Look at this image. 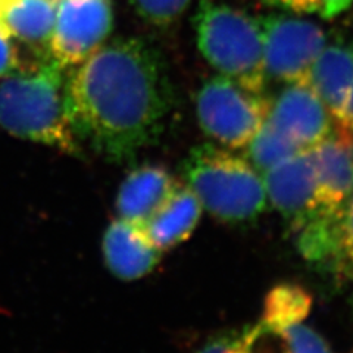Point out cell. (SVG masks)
Instances as JSON below:
<instances>
[{"label": "cell", "instance_id": "7402d4cb", "mask_svg": "<svg viewBox=\"0 0 353 353\" xmlns=\"http://www.w3.org/2000/svg\"><path fill=\"white\" fill-rule=\"evenodd\" d=\"M27 63L22 62L14 39L0 26V79L14 75L24 68Z\"/></svg>", "mask_w": 353, "mask_h": 353}, {"label": "cell", "instance_id": "ffe728a7", "mask_svg": "<svg viewBox=\"0 0 353 353\" xmlns=\"http://www.w3.org/2000/svg\"><path fill=\"white\" fill-rule=\"evenodd\" d=\"M136 12L157 27H167L179 19L190 0H131Z\"/></svg>", "mask_w": 353, "mask_h": 353}, {"label": "cell", "instance_id": "d6986e66", "mask_svg": "<svg viewBox=\"0 0 353 353\" xmlns=\"http://www.w3.org/2000/svg\"><path fill=\"white\" fill-rule=\"evenodd\" d=\"M312 299L302 287L293 284L277 285L265 301L261 321L271 325L301 323L311 311Z\"/></svg>", "mask_w": 353, "mask_h": 353}, {"label": "cell", "instance_id": "e0dca14e", "mask_svg": "<svg viewBox=\"0 0 353 353\" xmlns=\"http://www.w3.org/2000/svg\"><path fill=\"white\" fill-rule=\"evenodd\" d=\"M328 223L327 259L336 277L353 289V190Z\"/></svg>", "mask_w": 353, "mask_h": 353}, {"label": "cell", "instance_id": "ba28073f", "mask_svg": "<svg viewBox=\"0 0 353 353\" xmlns=\"http://www.w3.org/2000/svg\"><path fill=\"white\" fill-rule=\"evenodd\" d=\"M263 176L267 201L299 230L315 216L316 176L312 154L302 149L268 170Z\"/></svg>", "mask_w": 353, "mask_h": 353}, {"label": "cell", "instance_id": "30bf717a", "mask_svg": "<svg viewBox=\"0 0 353 353\" xmlns=\"http://www.w3.org/2000/svg\"><path fill=\"white\" fill-rule=\"evenodd\" d=\"M309 150L316 176L315 216L330 218L353 190V139L336 132Z\"/></svg>", "mask_w": 353, "mask_h": 353}, {"label": "cell", "instance_id": "6da1fadb", "mask_svg": "<svg viewBox=\"0 0 353 353\" xmlns=\"http://www.w3.org/2000/svg\"><path fill=\"white\" fill-rule=\"evenodd\" d=\"M77 66L66 79V109L79 143L110 162H125L159 140L175 96L157 48L117 39Z\"/></svg>", "mask_w": 353, "mask_h": 353}, {"label": "cell", "instance_id": "7c38bea8", "mask_svg": "<svg viewBox=\"0 0 353 353\" xmlns=\"http://www.w3.org/2000/svg\"><path fill=\"white\" fill-rule=\"evenodd\" d=\"M179 181L158 165H143L132 170L119 187L117 197L118 218L145 227L172 194Z\"/></svg>", "mask_w": 353, "mask_h": 353}, {"label": "cell", "instance_id": "277c9868", "mask_svg": "<svg viewBox=\"0 0 353 353\" xmlns=\"http://www.w3.org/2000/svg\"><path fill=\"white\" fill-rule=\"evenodd\" d=\"M194 30L199 50L219 75L262 94L267 74L258 19L215 0H199Z\"/></svg>", "mask_w": 353, "mask_h": 353}, {"label": "cell", "instance_id": "5b68a950", "mask_svg": "<svg viewBox=\"0 0 353 353\" xmlns=\"http://www.w3.org/2000/svg\"><path fill=\"white\" fill-rule=\"evenodd\" d=\"M194 106L199 125L209 139L228 149H245L267 119L270 102L216 75L199 88Z\"/></svg>", "mask_w": 353, "mask_h": 353}, {"label": "cell", "instance_id": "cb8c5ba5", "mask_svg": "<svg viewBox=\"0 0 353 353\" xmlns=\"http://www.w3.org/2000/svg\"><path fill=\"white\" fill-rule=\"evenodd\" d=\"M197 353H240L236 336H224L209 341Z\"/></svg>", "mask_w": 353, "mask_h": 353}, {"label": "cell", "instance_id": "5bb4252c", "mask_svg": "<svg viewBox=\"0 0 353 353\" xmlns=\"http://www.w3.org/2000/svg\"><path fill=\"white\" fill-rule=\"evenodd\" d=\"M57 6L58 0H14L0 15V26L36 59L49 58Z\"/></svg>", "mask_w": 353, "mask_h": 353}, {"label": "cell", "instance_id": "4fadbf2b", "mask_svg": "<svg viewBox=\"0 0 353 353\" xmlns=\"http://www.w3.org/2000/svg\"><path fill=\"white\" fill-rule=\"evenodd\" d=\"M305 83L321 99L336 123L353 83V40L325 46L315 59Z\"/></svg>", "mask_w": 353, "mask_h": 353}, {"label": "cell", "instance_id": "3957f363", "mask_svg": "<svg viewBox=\"0 0 353 353\" xmlns=\"http://www.w3.org/2000/svg\"><path fill=\"white\" fill-rule=\"evenodd\" d=\"M183 172L202 208L219 221L250 223L267 209L263 176L246 158L202 145L190 152Z\"/></svg>", "mask_w": 353, "mask_h": 353}, {"label": "cell", "instance_id": "8992f818", "mask_svg": "<svg viewBox=\"0 0 353 353\" xmlns=\"http://www.w3.org/2000/svg\"><path fill=\"white\" fill-rule=\"evenodd\" d=\"M258 21L267 77L287 84L305 83L327 46V32L312 21L292 15H267Z\"/></svg>", "mask_w": 353, "mask_h": 353}, {"label": "cell", "instance_id": "603a6c76", "mask_svg": "<svg viewBox=\"0 0 353 353\" xmlns=\"http://www.w3.org/2000/svg\"><path fill=\"white\" fill-rule=\"evenodd\" d=\"M336 127L337 132H340V134L353 139V83L347 92L341 114L336 121Z\"/></svg>", "mask_w": 353, "mask_h": 353}, {"label": "cell", "instance_id": "9a60e30c", "mask_svg": "<svg viewBox=\"0 0 353 353\" xmlns=\"http://www.w3.org/2000/svg\"><path fill=\"white\" fill-rule=\"evenodd\" d=\"M203 208L190 187L179 183L159 211L143 227L153 246L161 252L179 246L199 224Z\"/></svg>", "mask_w": 353, "mask_h": 353}, {"label": "cell", "instance_id": "8fae6325", "mask_svg": "<svg viewBox=\"0 0 353 353\" xmlns=\"http://www.w3.org/2000/svg\"><path fill=\"white\" fill-rule=\"evenodd\" d=\"M102 248L108 270L124 281L145 277L157 267L162 253L153 246L143 227L123 218L110 223Z\"/></svg>", "mask_w": 353, "mask_h": 353}, {"label": "cell", "instance_id": "44dd1931", "mask_svg": "<svg viewBox=\"0 0 353 353\" xmlns=\"http://www.w3.org/2000/svg\"><path fill=\"white\" fill-rule=\"evenodd\" d=\"M267 3L296 14L318 15L324 19H331L349 9L353 0H267Z\"/></svg>", "mask_w": 353, "mask_h": 353}, {"label": "cell", "instance_id": "2e32d148", "mask_svg": "<svg viewBox=\"0 0 353 353\" xmlns=\"http://www.w3.org/2000/svg\"><path fill=\"white\" fill-rule=\"evenodd\" d=\"M243 353H333L316 331L301 323L258 325L237 334Z\"/></svg>", "mask_w": 353, "mask_h": 353}, {"label": "cell", "instance_id": "9c48e42d", "mask_svg": "<svg viewBox=\"0 0 353 353\" xmlns=\"http://www.w3.org/2000/svg\"><path fill=\"white\" fill-rule=\"evenodd\" d=\"M267 119L301 149H311L331 134V118L321 99L306 83L287 84L270 102Z\"/></svg>", "mask_w": 353, "mask_h": 353}, {"label": "cell", "instance_id": "ac0fdd59", "mask_svg": "<svg viewBox=\"0 0 353 353\" xmlns=\"http://www.w3.org/2000/svg\"><path fill=\"white\" fill-rule=\"evenodd\" d=\"M245 149L248 152L246 159L261 174H265L277 163L302 150L280 130L275 128L268 119H265L262 127Z\"/></svg>", "mask_w": 353, "mask_h": 353}, {"label": "cell", "instance_id": "7a4b0ae2", "mask_svg": "<svg viewBox=\"0 0 353 353\" xmlns=\"http://www.w3.org/2000/svg\"><path fill=\"white\" fill-rule=\"evenodd\" d=\"M66 68L52 57L5 77L0 81V127L77 157L81 149L66 109Z\"/></svg>", "mask_w": 353, "mask_h": 353}, {"label": "cell", "instance_id": "52a82bcc", "mask_svg": "<svg viewBox=\"0 0 353 353\" xmlns=\"http://www.w3.org/2000/svg\"><path fill=\"white\" fill-rule=\"evenodd\" d=\"M112 27L110 0H58L50 57L66 70L80 65L105 44Z\"/></svg>", "mask_w": 353, "mask_h": 353}]
</instances>
